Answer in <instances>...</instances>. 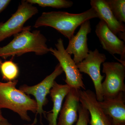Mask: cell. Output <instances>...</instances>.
<instances>
[{
	"label": "cell",
	"instance_id": "obj_18",
	"mask_svg": "<svg viewBox=\"0 0 125 125\" xmlns=\"http://www.w3.org/2000/svg\"><path fill=\"white\" fill-rule=\"evenodd\" d=\"M106 1L117 20L125 23V0H106Z\"/></svg>",
	"mask_w": 125,
	"mask_h": 125
},
{
	"label": "cell",
	"instance_id": "obj_16",
	"mask_svg": "<svg viewBox=\"0 0 125 125\" xmlns=\"http://www.w3.org/2000/svg\"><path fill=\"white\" fill-rule=\"evenodd\" d=\"M0 70L2 80L8 82L16 80L19 73L18 65L12 60L6 61L2 62Z\"/></svg>",
	"mask_w": 125,
	"mask_h": 125
},
{
	"label": "cell",
	"instance_id": "obj_7",
	"mask_svg": "<svg viewBox=\"0 0 125 125\" xmlns=\"http://www.w3.org/2000/svg\"><path fill=\"white\" fill-rule=\"evenodd\" d=\"M106 60L105 54L100 53L96 49L94 51H89L87 57L76 64L80 72L87 74L92 79L95 88L96 98L98 102L103 100L102 84L104 76L101 74V66Z\"/></svg>",
	"mask_w": 125,
	"mask_h": 125
},
{
	"label": "cell",
	"instance_id": "obj_10",
	"mask_svg": "<svg viewBox=\"0 0 125 125\" xmlns=\"http://www.w3.org/2000/svg\"><path fill=\"white\" fill-rule=\"evenodd\" d=\"M95 33L103 48L112 55H120L121 61L125 62V42L112 32L103 21L100 20L96 25Z\"/></svg>",
	"mask_w": 125,
	"mask_h": 125
},
{
	"label": "cell",
	"instance_id": "obj_23",
	"mask_svg": "<svg viewBox=\"0 0 125 125\" xmlns=\"http://www.w3.org/2000/svg\"><path fill=\"white\" fill-rule=\"evenodd\" d=\"M37 117L36 116L33 122L30 124H27V125H37Z\"/></svg>",
	"mask_w": 125,
	"mask_h": 125
},
{
	"label": "cell",
	"instance_id": "obj_1",
	"mask_svg": "<svg viewBox=\"0 0 125 125\" xmlns=\"http://www.w3.org/2000/svg\"><path fill=\"white\" fill-rule=\"evenodd\" d=\"M31 28L30 26L25 27L22 31L14 35L13 40L8 44L0 47V57L6 60L10 57L20 56L28 52L43 55L50 52L46 37L40 30L31 31Z\"/></svg>",
	"mask_w": 125,
	"mask_h": 125
},
{
	"label": "cell",
	"instance_id": "obj_3",
	"mask_svg": "<svg viewBox=\"0 0 125 125\" xmlns=\"http://www.w3.org/2000/svg\"><path fill=\"white\" fill-rule=\"evenodd\" d=\"M17 80L0 84V108L10 109L18 114L22 120L30 121L29 111L36 113L37 105L36 101L17 89Z\"/></svg>",
	"mask_w": 125,
	"mask_h": 125
},
{
	"label": "cell",
	"instance_id": "obj_13",
	"mask_svg": "<svg viewBox=\"0 0 125 125\" xmlns=\"http://www.w3.org/2000/svg\"><path fill=\"white\" fill-rule=\"evenodd\" d=\"M90 5L100 20L104 21L108 27L116 35L125 33L124 23L117 20L109 7L106 0H91Z\"/></svg>",
	"mask_w": 125,
	"mask_h": 125
},
{
	"label": "cell",
	"instance_id": "obj_8",
	"mask_svg": "<svg viewBox=\"0 0 125 125\" xmlns=\"http://www.w3.org/2000/svg\"><path fill=\"white\" fill-rule=\"evenodd\" d=\"M61 66L58 64L54 71L47 76L41 82L36 85L28 86L24 84L21 86L19 89L27 94H31L35 97L37 105L36 115H40L41 119L42 114L46 117V115L43 107L47 104L48 101L47 98L48 94H50L56 79L63 73Z\"/></svg>",
	"mask_w": 125,
	"mask_h": 125
},
{
	"label": "cell",
	"instance_id": "obj_17",
	"mask_svg": "<svg viewBox=\"0 0 125 125\" xmlns=\"http://www.w3.org/2000/svg\"><path fill=\"white\" fill-rule=\"evenodd\" d=\"M32 4H37L42 7H51L56 9L68 8L73 4V1L67 0H27Z\"/></svg>",
	"mask_w": 125,
	"mask_h": 125
},
{
	"label": "cell",
	"instance_id": "obj_19",
	"mask_svg": "<svg viewBox=\"0 0 125 125\" xmlns=\"http://www.w3.org/2000/svg\"><path fill=\"white\" fill-rule=\"evenodd\" d=\"M78 118L75 125H88L90 122L89 112L80 103L78 110Z\"/></svg>",
	"mask_w": 125,
	"mask_h": 125
},
{
	"label": "cell",
	"instance_id": "obj_25",
	"mask_svg": "<svg viewBox=\"0 0 125 125\" xmlns=\"http://www.w3.org/2000/svg\"><path fill=\"white\" fill-rule=\"evenodd\" d=\"M2 61L0 59V66L1 64V63H2ZM1 82H0V84L1 83Z\"/></svg>",
	"mask_w": 125,
	"mask_h": 125
},
{
	"label": "cell",
	"instance_id": "obj_6",
	"mask_svg": "<svg viewBox=\"0 0 125 125\" xmlns=\"http://www.w3.org/2000/svg\"><path fill=\"white\" fill-rule=\"evenodd\" d=\"M102 72L105 80L102 83L103 99L113 97L121 93H125V64L117 62H105L103 64Z\"/></svg>",
	"mask_w": 125,
	"mask_h": 125
},
{
	"label": "cell",
	"instance_id": "obj_9",
	"mask_svg": "<svg viewBox=\"0 0 125 125\" xmlns=\"http://www.w3.org/2000/svg\"><path fill=\"white\" fill-rule=\"evenodd\" d=\"M91 30L90 21H86L81 25L76 35L69 40V44L65 50L71 55H73V60L76 64L83 60L88 56L89 50L87 36Z\"/></svg>",
	"mask_w": 125,
	"mask_h": 125
},
{
	"label": "cell",
	"instance_id": "obj_5",
	"mask_svg": "<svg viewBox=\"0 0 125 125\" xmlns=\"http://www.w3.org/2000/svg\"><path fill=\"white\" fill-rule=\"evenodd\" d=\"M38 10L26 0H22L17 10L4 22H0V43L24 29L27 21L37 14Z\"/></svg>",
	"mask_w": 125,
	"mask_h": 125
},
{
	"label": "cell",
	"instance_id": "obj_15",
	"mask_svg": "<svg viewBox=\"0 0 125 125\" xmlns=\"http://www.w3.org/2000/svg\"><path fill=\"white\" fill-rule=\"evenodd\" d=\"M70 89L67 84H59L56 81L54 82L50 93L53 107L46 116L48 122V125H57V120L62 108L63 100L69 93Z\"/></svg>",
	"mask_w": 125,
	"mask_h": 125
},
{
	"label": "cell",
	"instance_id": "obj_11",
	"mask_svg": "<svg viewBox=\"0 0 125 125\" xmlns=\"http://www.w3.org/2000/svg\"><path fill=\"white\" fill-rule=\"evenodd\" d=\"M80 103L89 112L90 125H111L109 117L104 113L95 94L92 90H80Z\"/></svg>",
	"mask_w": 125,
	"mask_h": 125
},
{
	"label": "cell",
	"instance_id": "obj_24",
	"mask_svg": "<svg viewBox=\"0 0 125 125\" xmlns=\"http://www.w3.org/2000/svg\"><path fill=\"white\" fill-rule=\"evenodd\" d=\"M6 118L3 117L2 114V112H1V108H0V122L4 120H5Z\"/></svg>",
	"mask_w": 125,
	"mask_h": 125
},
{
	"label": "cell",
	"instance_id": "obj_20",
	"mask_svg": "<svg viewBox=\"0 0 125 125\" xmlns=\"http://www.w3.org/2000/svg\"><path fill=\"white\" fill-rule=\"evenodd\" d=\"M10 2V0H0V13L7 8Z\"/></svg>",
	"mask_w": 125,
	"mask_h": 125
},
{
	"label": "cell",
	"instance_id": "obj_14",
	"mask_svg": "<svg viewBox=\"0 0 125 125\" xmlns=\"http://www.w3.org/2000/svg\"><path fill=\"white\" fill-rule=\"evenodd\" d=\"M125 93L105 98L99 104L104 113L115 122L125 123Z\"/></svg>",
	"mask_w": 125,
	"mask_h": 125
},
{
	"label": "cell",
	"instance_id": "obj_4",
	"mask_svg": "<svg viewBox=\"0 0 125 125\" xmlns=\"http://www.w3.org/2000/svg\"><path fill=\"white\" fill-rule=\"evenodd\" d=\"M56 48L51 47L49 52L57 58L59 64L65 72L66 84L71 88L85 90L83 81V75L81 73L76 64L71 58V55L66 51L63 40L60 38L55 44Z\"/></svg>",
	"mask_w": 125,
	"mask_h": 125
},
{
	"label": "cell",
	"instance_id": "obj_21",
	"mask_svg": "<svg viewBox=\"0 0 125 125\" xmlns=\"http://www.w3.org/2000/svg\"><path fill=\"white\" fill-rule=\"evenodd\" d=\"M111 125H125V123H121V122H117L113 121L110 118Z\"/></svg>",
	"mask_w": 125,
	"mask_h": 125
},
{
	"label": "cell",
	"instance_id": "obj_2",
	"mask_svg": "<svg viewBox=\"0 0 125 125\" xmlns=\"http://www.w3.org/2000/svg\"><path fill=\"white\" fill-rule=\"evenodd\" d=\"M98 18L93 9L79 14L62 11L43 12L36 21L33 27H52L69 40L74 36L76 28L86 21Z\"/></svg>",
	"mask_w": 125,
	"mask_h": 125
},
{
	"label": "cell",
	"instance_id": "obj_12",
	"mask_svg": "<svg viewBox=\"0 0 125 125\" xmlns=\"http://www.w3.org/2000/svg\"><path fill=\"white\" fill-rule=\"evenodd\" d=\"M80 90L71 88L60 112L57 125H73L77 122Z\"/></svg>",
	"mask_w": 125,
	"mask_h": 125
},
{
	"label": "cell",
	"instance_id": "obj_22",
	"mask_svg": "<svg viewBox=\"0 0 125 125\" xmlns=\"http://www.w3.org/2000/svg\"><path fill=\"white\" fill-rule=\"evenodd\" d=\"M0 125H12L11 124H10L8 121L7 120V119H6L0 122Z\"/></svg>",
	"mask_w": 125,
	"mask_h": 125
}]
</instances>
